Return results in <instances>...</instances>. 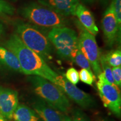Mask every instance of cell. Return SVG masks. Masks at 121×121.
<instances>
[{"label":"cell","mask_w":121,"mask_h":121,"mask_svg":"<svg viewBox=\"0 0 121 121\" xmlns=\"http://www.w3.org/2000/svg\"><path fill=\"white\" fill-rule=\"evenodd\" d=\"M75 15L78 16L81 25L93 35H96L99 29L95 24V20L92 13L82 4H78L76 9Z\"/></svg>","instance_id":"13"},{"label":"cell","mask_w":121,"mask_h":121,"mask_svg":"<svg viewBox=\"0 0 121 121\" xmlns=\"http://www.w3.org/2000/svg\"><path fill=\"white\" fill-rule=\"evenodd\" d=\"M15 13V8L4 0H0V17L13 15Z\"/></svg>","instance_id":"20"},{"label":"cell","mask_w":121,"mask_h":121,"mask_svg":"<svg viewBox=\"0 0 121 121\" xmlns=\"http://www.w3.org/2000/svg\"><path fill=\"white\" fill-rule=\"evenodd\" d=\"M0 121H6V119L3 117L1 114H0Z\"/></svg>","instance_id":"27"},{"label":"cell","mask_w":121,"mask_h":121,"mask_svg":"<svg viewBox=\"0 0 121 121\" xmlns=\"http://www.w3.org/2000/svg\"><path fill=\"white\" fill-rule=\"evenodd\" d=\"M96 82L98 93L103 105L113 114L120 118L121 116V96L119 87L109 83L103 72L98 76Z\"/></svg>","instance_id":"7"},{"label":"cell","mask_w":121,"mask_h":121,"mask_svg":"<svg viewBox=\"0 0 121 121\" xmlns=\"http://www.w3.org/2000/svg\"><path fill=\"white\" fill-rule=\"evenodd\" d=\"M114 10L119 31L121 29V0H112L111 3Z\"/></svg>","instance_id":"22"},{"label":"cell","mask_w":121,"mask_h":121,"mask_svg":"<svg viewBox=\"0 0 121 121\" xmlns=\"http://www.w3.org/2000/svg\"><path fill=\"white\" fill-rule=\"evenodd\" d=\"M82 1H84L85 2H91L93 0H82Z\"/></svg>","instance_id":"30"},{"label":"cell","mask_w":121,"mask_h":121,"mask_svg":"<svg viewBox=\"0 0 121 121\" xmlns=\"http://www.w3.org/2000/svg\"><path fill=\"white\" fill-rule=\"evenodd\" d=\"M78 73L80 80L89 85H92L94 81L96 80V77L93 74V72H90L86 69H81Z\"/></svg>","instance_id":"19"},{"label":"cell","mask_w":121,"mask_h":121,"mask_svg":"<svg viewBox=\"0 0 121 121\" xmlns=\"http://www.w3.org/2000/svg\"><path fill=\"white\" fill-rule=\"evenodd\" d=\"M62 121H72V120L69 116H64L62 117Z\"/></svg>","instance_id":"25"},{"label":"cell","mask_w":121,"mask_h":121,"mask_svg":"<svg viewBox=\"0 0 121 121\" xmlns=\"http://www.w3.org/2000/svg\"><path fill=\"white\" fill-rule=\"evenodd\" d=\"M33 109L43 121H62V117L56 110L39 98L32 104Z\"/></svg>","instance_id":"12"},{"label":"cell","mask_w":121,"mask_h":121,"mask_svg":"<svg viewBox=\"0 0 121 121\" xmlns=\"http://www.w3.org/2000/svg\"><path fill=\"white\" fill-rule=\"evenodd\" d=\"M0 66L11 71L22 73L19 60L13 52L0 46Z\"/></svg>","instance_id":"14"},{"label":"cell","mask_w":121,"mask_h":121,"mask_svg":"<svg viewBox=\"0 0 121 121\" xmlns=\"http://www.w3.org/2000/svg\"><path fill=\"white\" fill-rule=\"evenodd\" d=\"M73 62H75L77 65L80 66L82 69H86L90 72H93L92 69H91V66L89 60L86 58L82 52L78 47V49L76 53L75 58L73 60Z\"/></svg>","instance_id":"17"},{"label":"cell","mask_w":121,"mask_h":121,"mask_svg":"<svg viewBox=\"0 0 121 121\" xmlns=\"http://www.w3.org/2000/svg\"><path fill=\"white\" fill-rule=\"evenodd\" d=\"M101 1H102V2L103 4H107V3L108 2L109 0H101Z\"/></svg>","instance_id":"28"},{"label":"cell","mask_w":121,"mask_h":121,"mask_svg":"<svg viewBox=\"0 0 121 121\" xmlns=\"http://www.w3.org/2000/svg\"><path fill=\"white\" fill-rule=\"evenodd\" d=\"M75 24L79 30V37L78 38L80 49L89 60L95 76L98 77L102 70L100 63L101 54L95 36L86 30L79 21L76 20Z\"/></svg>","instance_id":"6"},{"label":"cell","mask_w":121,"mask_h":121,"mask_svg":"<svg viewBox=\"0 0 121 121\" xmlns=\"http://www.w3.org/2000/svg\"><path fill=\"white\" fill-rule=\"evenodd\" d=\"M103 55L104 60L112 67H117L121 65V51L120 49L113 50Z\"/></svg>","instance_id":"16"},{"label":"cell","mask_w":121,"mask_h":121,"mask_svg":"<svg viewBox=\"0 0 121 121\" xmlns=\"http://www.w3.org/2000/svg\"><path fill=\"white\" fill-rule=\"evenodd\" d=\"M99 121H110L108 120V119H107L106 118H103V119H100Z\"/></svg>","instance_id":"29"},{"label":"cell","mask_w":121,"mask_h":121,"mask_svg":"<svg viewBox=\"0 0 121 121\" xmlns=\"http://www.w3.org/2000/svg\"><path fill=\"white\" fill-rule=\"evenodd\" d=\"M66 78L73 85H76L79 81V73L73 67L69 68L65 74Z\"/></svg>","instance_id":"21"},{"label":"cell","mask_w":121,"mask_h":121,"mask_svg":"<svg viewBox=\"0 0 121 121\" xmlns=\"http://www.w3.org/2000/svg\"><path fill=\"white\" fill-rule=\"evenodd\" d=\"M100 66L102 68V72L103 73L104 76L107 80V81L110 84L112 85H115L114 80H113L112 72V69L110 66L108 64V63L104 60L103 55L101 54L100 58Z\"/></svg>","instance_id":"18"},{"label":"cell","mask_w":121,"mask_h":121,"mask_svg":"<svg viewBox=\"0 0 121 121\" xmlns=\"http://www.w3.org/2000/svg\"><path fill=\"white\" fill-rule=\"evenodd\" d=\"M29 80L35 93L48 105L62 112H69L71 104L58 86L38 76H29Z\"/></svg>","instance_id":"3"},{"label":"cell","mask_w":121,"mask_h":121,"mask_svg":"<svg viewBox=\"0 0 121 121\" xmlns=\"http://www.w3.org/2000/svg\"><path fill=\"white\" fill-rule=\"evenodd\" d=\"M3 32H4V28H3L2 24L0 23V37H1V35L2 34Z\"/></svg>","instance_id":"26"},{"label":"cell","mask_w":121,"mask_h":121,"mask_svg":"<svg viewBox=\"0 0 121 121\" xmlns=\"http://www.w3.org/2000/svg\"><path fill=\"white\" fill-rule=\"evenodd\" d=\"M4 47L16 56L22 73L30 76H38L55 84L58 74L48 66L40 56L28 48L17 34L11 35L4 43Z\"/></svg>","instance_id":"1"},{"label":"cell","mask_w":121,"mask_h":121,"mask_svg":"<svg viewBox=\"0 0 121 121\" xmlns=\"http://www.w3.org/2000/svg\"><path fill=\"white\" fill-rule=\"evenodd\" d=\"M19 104L18 93L13 89L0 86V114L7 119H12Z\"/></svg>","instance_id":"10"},{"label":"cell","mask_w":121,"mask_h":121,"mask_svg":"<svg viewBox=\"0 0 121 121\" xmlns=\"http://www.w3.org/2000/svg\"><path fill=\"white\" fill-rule=\"evenodd\" d=\"M102 28L106 43L109 47H112L119 39V34L120 35L121 31L119 30L112 4H110L104 13L102 19Z\"/></svg>","instance_id":"9"},{"label":"cell","mask_w":121,"mask_h":121,"mask_svg":"<svg viewBox=\"0 0 121 121\" xmlns=\"http://www.w3.org/2000/svg\"><path fill=\"white\" fill-rule=\"evenodd\" d=\"M72 121H91L89 117L80 109H74L72 112Z\"/></svg>","instance_id":"23"},{"label":"cell","mask_w":121,"mask_h":121,"mask_svg":"<svg viewBox=\"0 0 121 121\" xmlns=\"http://www.w3.org/2000/svg\"><path fill=\"white\" fill-rule=\"evenodd\" d=\"M20 13L34 26L46 28L66 27L68 21L64 16L35 2H30L22 7Z\"/></svg>","instance_id":"4"},{"label":"cell","mask_w":121,"mask_h":121,"mask_svg":"<svg viewBox=\"0 0 121 121\" xmlns=\"http://www.w3.org/2000/svg\"><path fill=\"white\" fill-rule=\"evenodd\" d=\"M16 34L25 45L40 56L45 61L51 59L52 46L45 35L33 24L22 21L15 25Z\"/></svg>","instance_id":"2"},{"label":"cell","mask_w":121,"mask_h":121,"mask_svg":"<svg viewBox=\"0 0 121 121\" xmlns=\"http://www.w3.org/2000/svg\"><path fill=\"white\" fill-rule=\"evenodd\" d=\"M42 5L63 16L75 15L78 0H38Z\"/></svg>","instance_id":"11"},{"label":"cell","mask_w":121,"mask_h":121,"mask_svg":"<svg viewBox=\"0 0 121 121\" xmlns=\"http://www.w3.org/2000/svg\"><path fill=\"white\" fill-rule=\"evenodd\" d=\"M12 118L14 121H42L33 109L24 104H18L13 112Z\"/></svg>","instance_id":"15"},{"label":"cell","mask_w":121,"mask_h":121,"mask_svg":"<svg viewBox=\"0 0 121 121\" xmlns=\"http://www.w3.org/2000/svg\"><path fill=\"white\" fill-rule=\"evenodd\" d=\"M112 75L114 84L117 86L121 87V66L113 67L112 69Z\"/></svg>","instance_id":"24"},{"label":"cell","mask_w":121,"mask_h":121,"mask_svg":"<svg viewBox=\"0 0 121 121\" xmlns=\"http://www.w3.org/2000/svg\"><path fill=\"white\" fill-rule=\"evenodd\" d=\"M47 37L60 58L73 62L79 47L78 38L75 31L66 26L54 28L48 33Z\"/></svg>","instance_id":"5"},{"label":"cell","mask_w":121,"mask_h":121,"mask_svg":"<svg viewBox=\"0 0 121 121\" xmlns=\"http://www.w3.org/2000/svg\"><path fill=\"white\" fill-rule=\"evenodd\" d=\"M55 85L78 105L85 109H91L96 106V102L91 95L78 89L63 76L58 75Z\"/></svg>","instance_id":"8"}]
</instances>
